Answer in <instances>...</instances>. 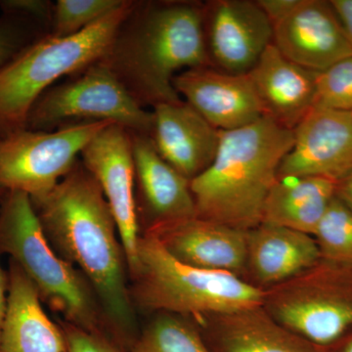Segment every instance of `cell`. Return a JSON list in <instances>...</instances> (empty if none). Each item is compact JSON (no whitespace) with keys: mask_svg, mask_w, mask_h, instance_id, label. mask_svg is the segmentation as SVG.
<instances>
[{"mask_svg":"<svg viewBox=\"0 0 352 352\" xmlns=\"http://www.w3.org/2000/svg\"><path fill=\"white\" fill-rule=\"evenodd\" d=\"M134 0L69 36L48 34L0 69V139L25 129L36 100L64 76L78 75L105 54Z\"/></svg>","mask_w":352,"mask_h":352,"instance_id":"5","label":"cell"},{"mask_svg":"<svg viewBox=\"0 0 352 352\" xmlns=\"http://www.w3.org/2000/svg\"><path fill=\"white\" fill-rule=\"evenodd\" d=\"M336 188L337 182L328 178L278 179L266 198L261 223L314 236Z\"/></svg>","mask_w":352,"mask_h":352,"instance_id":"22","label":"cell"},{"mask_svg":"<svg viewBox=\"0 0 352 352\" xmlns=\"http://www.w3.org/2000/svg\"><path fill=\"white\" fill-rule=\"evenodd\" d=\"M352 50V0H331Z\"/></svg>","mask_w":352,"mask_h":352,"instance_id":"31","label":"cell"},{"mask_svg":"<svg viewBox=\"0 0 352 352\" xmlns=\"http://www.w3.org/2000/svg\"><path fill=\"white\" fill-rule=\"evenodd\" d=\"M261 307L315 346H330L352 330V264L320 258L264 289Z\"/></svg>","mask_w":352,"mask_h":352,"instance_id":"7","label":"cell"},{"mask_svg":"<svg viewBox=\"0 0 352 352\" xmlns=\"http://www.w3.org/2000/svg\"><path fill=\"white\" fill-rule=\"evenodd\" d=\"M320 349L322 352H352V330L330 346Z\"/></svg>","mask_w":352,"mask_h":352,"instance_id":"34","label":"cell"},{"mask_svg":"<svg viewBox=\"0 0 352 352\" xmlns=\"http://www.w3.org/2000/svg\"><path fill=\"white\" fill-rule=\"evenodd\" d=\"M31 200L51 247L87 279L111 340L129 352L139 333L129 268L117 223L98 182L80 157L50 194Z\"/></svg>","mask_w":352,"mask_h":352,"instance_id":"1","label":"cell"},{"mask_svg":"<svg viewBox=\"0 0 352 352\" xmlns=\"http://www.w3.org/2000/svg\"><path fill=\"white\" fill-rule=\"evenodd\" d=\"M315 105L352 113V56L316 73Z\"/></svg>","mask_w":352,"mask_h":352,"instance_id":"26","label":"cell"},{"mask_svg":"<svg viewBox=\"0 0 352 352\" xmlns=\"http://www.w3.org/2000/svg\"><path fill=\"white\" fill-rule=\"evenodd\" d=\"M272 43L289 61L315 73L352 56L339 18L325 0H300L273 25Z\"/></svg>","mask_w":352,"mask_h":352,"instance_id":"13","label":"cell"},{"mask_svg":"<svg viewBox=\"0 0 352 352\" xmlns=\"http://www.w3.org/2000/svg\"><path fill=\"white\" fill-rule=\"evenodd\" d=\"M203 31L210 67L248 75L273 43V25L256 0L204 1Z\"/></svg>","mask_w":352,"mask_h":352,"instance_id":"11","label":"cell"},{"mask_svg":"<svg viewBox=\"0 0 352 352\" xmlns=\"http://www.w3.org/2000/svg\"><path fill=\"white\" fill-rule=\"evenodd\" d=\"M80 160L98 182L112 210L129 274L138 263L139 241L142 236L136 204L131 132L120 124H109L83 148Z\"/></svg>","mask_w":352,"mask_h":352,"instance_id":"10","label":"cell"},{"mask_svg":"<svg viewBox=\"0 0 352 352\" xmlns=\"http://www.w3.org/2000/svg\"><path fill=\"white\" fill-rule=\"evenodd\" d=\"M320 258L314 236L261 223L248 231L243 280L256 288L270 289L307 270Z\"/></svg>","mask_w":352,"mask_h":352,"instance_id":"20","label":"cell"},{"mask_svg":"<svg viewBox=\"0 0 352 352\" xmlns=\"http://www.w3.org/2000/svg\"><path fill=\"white\" fill-rule=\"evenodd\" d=\"M248 76L264 116L294 131L315 106L316 73L289 61L270 44Z\"/></svg>","mask_w":352,"mask_h":352,"instance_id":"19","label":"cell"},{"mask_svg":"<svg viewBox=\"0 0 352 352\" xmlns=\"http://www.w3.org/2000/svg\"><path fill=\"white\" fill-rule=\"evenodd\" d=\"M1 200V198H0ZM7 300H8V274L0 266V335L6 318Z\"/></svg>","mask_w":352,"mask_h":352,"instance_id":"33","label":"cell"},{"mask_svg":"<svg viewBox=\"0 0 352 352\" xmlns=\"http://www.w3.org/2000/svg\"><path fill=\"white\" fill-rule=\"evenodd\" d=\"M50 34L34 21L1 14L0 16V69L36 39Z\"/></svg>","mask_w":352,"mask_h":352,"instance_id":"27","label":"cell"},{"mask_svg":"<svg viewBox=\"0 0 352 352\" xmlns=\"http://www.w3.org/2000/svg\"><path fill=\"white\" fill-rule=\"evenodd\" d=\"M336 196L352 212V170L337 182Z\"/></svg>","mask_w":352,"mask_h":352,"instance_id":"32","label":"cell"},{"mask_svg":"<svg viewBox=\"0 0 352 352\" xmlns=\"http://www.w3.org/2000/svg\"><path fill=\"white\" fill-rule=\"evenodd\" d=\"M173 85L177 94L219 131L240 129L264 117L248 75L200 67L178 73Z\"/></svg>","mask_w":352,"mask_h":352,"instance_id":"14","label":"cell"},{"mask_svg":"<svg viewBox=\"0 0 352 352\" xmlns=\"http://www.w3.org/2000/svg\"><path fill=\"white\" fill-rule=\"evenodd\" d=\"M321 258L352 264V212L335 195L315 231Z\"/></svg>","mask_w":352,"mask_h":352,"instance_id":"24","label":"cell"},{"mask_svg":"<svg viewBox=\"0 0 352 352\" xmlns=\"http://www.w3.org/2000/svg\"><path fill=\"white\" fill-rule=\"evenodd\" d=\"M8 300L0 335V352H65L60 325L46 312L34 285L9 261Z\"/></svg>","mask_w":352,"mask_h":352,"instance_id":"21","label":"cell"},{"mask_svg":"<svg viewBox=\"0 0 352 352\" xmlns=\"http://www.w3.org/2000/svg\"><path fill=\"white\" fill-rule=\"evenodd\" d=\"M203 8L198 0H134L99 63L141 107L182 101L178 72L210 67Z\"/></svg>","mask_w":352,"mask_h":352,"instance_id":"2","label":"cell"},{"mask_svg":"<svg viewBox=\"0 0 352 352\" xmlns=\"http://www.w3.org/2000/svg\"><path fill=\"white\" fill-rule=\"evenodd\" d=\"M212 352H322L261 305L191 319Z\"/></svg>","mask_w":352,"mask_h":352,"instance_id":"18","label":"cell"},{"mask_svg":"<svg viewBox=\"0 0 352 352\" xmlns=\"http://www.w3.org/2000/svg\"><path fill=\"white\" fill-rule=\"evenodd\" d=\"M293 144V131L265 116L249 126L220 131L214 161L191 180L198 217L244 231L259 226Z\"/></svg>","mask_w":352,"mask_h":352,"instance_id":"3","label":"cell"},{"mask_svg":"<svg viewBox=\"0 0 352 352\" xmlns=\"http://www.w3.org/2000/svg\"><path fill=\"white\" fill-rule=\"evenodd\" d=\"M89 122H113L132 133L150 136L153 113L141 107L111 72L96 62L46 90L30 111L25 129L52 131Z\"/></svg>","mask_w":352,"mask_h":352,"instance_id":"8","label":"cell"},{"mask_svg":"<svg viewBox=\"0 0 352 352\" xmlns=\"http://www.w3.org/2000/svg\"><path fill=\"white\" fill-rule=\"evenodd\" d=\"M294 144L278 179L323 177L339 182L352 170V113L315 105L293 131Z\"/></svg>","mask_w":352,"mask_h":352,"instance_id":"12","label":"cell"},{"mask_svg":"<svg viewBox=\"0 0 352 352\" xmlns=\"http://www.w3.org/2000/svg\"><path fill=\"white\" fill-rule=\"evenodd\" d=\"M129 276L134 305L157 314L196 319L263 305L264 289L231 273L180 263L151 234L141 236Z\"/></svg>","mask_w":352,"mask_h":352,"instance_id":"6","label":"cell"},{"mask_svg":"<svg viewBox=\"0 0 352 352\" xmlns=\"http://www.w3.org/2000/svg\"><path fill=\"white\" fill-rule=\"evenodd\" d=\"M3 254L29 278L41 302L61 314L63 321L111 340L94 289L51 247L31 198L23 192L6 191L0 200V254Z\"/></svg>","mask_w":352,"mask_h":352,"instance_id":"4","label":"cell"},{"mask_svg":"<svg viewBox=\"0 0 352 352\" xmlns=\"http://www.w3.org/2000/svg\"><path fill=\"white\" fill-rule=\"evenodd\" d=\"M143 233L154 236L180 263L244 277L248 231L195 217L153 227Z\"/></svg>","mask_w":352,"mask_h":352,"instance_id":"16","label":"cell"},{"mask_svg":"<svg viewBox=\"0 0 352 352\" xmlns=\"http://www.w3.org/2000/svg\"><path fill=\"white\" fill-rule=\"evenodd\" d=\"M89 122L52 131L23 129L0 139V186L43 198L73 170L85 147L109 124Z\"/></svg>","mask_w":352,"mask_h":352,"instance_id":"9","label":"cell"},{"mask_svg":"<svg viewBox=\"0 0 352 352\" xmlns=\"http://www.w3.org/2000/svg\"><path fill=\"white\" fill-rule=\"evenodd\" d=\"M124 0H58L53 6L50 34H78L119 8Z\"/></svg>","mask_w":352,"mask_h":352,"instance_id":"25","label":"cell"},{"mask_svg":"<svg viewBox=\"0 0 352 352\" xmlns=\"http://www.w3.org/2000/svg\"><path fill=\"white\" fill-rule=\"evenodd\" d=\"M129 352H212L193 320L157 312L138 333Z\"/></svg>","mask_w":352,"mask_h":352,"instance_id":"23","label":"cell"},{"mask_svg":"<svg viewBox=\"0 0 352 352\" xmlns=\"http://www.w3.org/2000/svg\"><path fill=\"white\" fill-rule=\"evenodd\" d=\"M6 193V190H4L3 188H2L1 186H0V198H2V197H3L4 194Z\"/></svg>","mask_w":352,"mask_h":352,"instance_id":"35","label":"cell"},{"mask_svg":"<svg viewBox=\"0 0 352 352\" xmlns=\"http://www.w3.org/2000/svg\"><path fill=\"white\" fill-rule=\"evenodd\" d=\"M52 3L48 0H0L2 14L17 16L38 22L51 31L53 16Z\"/></svg>","mask_w":352,"mask_h":352,"instance_id":"29","label":"cell"},{"mask_svg":"<svg viewBox=\"0 0 352 352\" xmlns=\"http://www.w3.org/2000/svg\"><path fill=\"white\" fill-rule=\"evenodd\" d=\"M152 113L150 138L164 161L190 182L207 170L219 149L220 131L183 99L157 105Z\"/></svg>","mask_w":352,"mask_h":352,"instance_id":"17","label":"cell"},{"mask_svg":"<svg viewBox=\"0 0 352 352\" xmlns=\"http://www.w3.org/2000/svg\"><path fill=\"white\" fill-rule=\"evenodd\" d=\"M65 352H127L106 336L62 321Z\"/></svg>","mask_w":352,"mask_h":352,"instance_id":"28","label":"cell"},{"mask_svg":"<svg viewBox=\"0 0 352 352\" xmlns=\"http://www.w3.org/2000/svg\"><path fill=\"white\" fill-rule=\"evenodd\" d=\"M131 135L140 227L146 231L198 217L191 182L164 161L150 136Z\"/></svg>","mask_w":352,"mask_h":352,"instance_id":"15","label":"cell"},{"mask_svg":"<svg viewBox=\"0 0 352 352\" xmlns=\"http://www.w3.org/2000/svg\"><path fill=\"white\" fill-rule=\"evenodd\" d=\"M271 24L275 25L289 15L300 0H256Z\"/></svg>","mask_w":352,"mask_h":352,"instance_id":"30","label":"cell"}]
</instances>
